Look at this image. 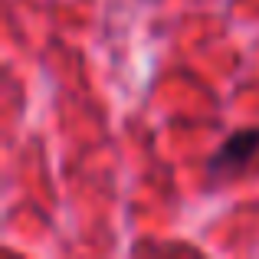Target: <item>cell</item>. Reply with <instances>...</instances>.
<instances>
[{"instance_id": "1", "label": "cell", "mask_w": 259, "mask_h": 259, "mask_svg": "<svg viewBox=\"0 0 259 259\" xmlns=\"http://www.w3.org/2000/svg\"><path fill=\"white\" fill-rule=\"evenodd\" d=\"M259 161V128H246V132H236L223 141L213 151L207 164V174L217 184L230 181V177H240L243 171H249Z\"/></svg>"}]
</instances>
